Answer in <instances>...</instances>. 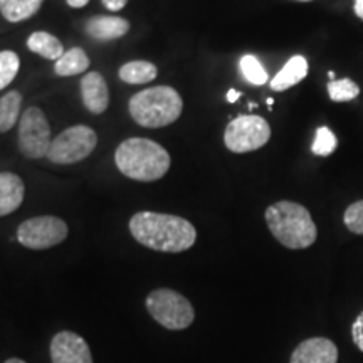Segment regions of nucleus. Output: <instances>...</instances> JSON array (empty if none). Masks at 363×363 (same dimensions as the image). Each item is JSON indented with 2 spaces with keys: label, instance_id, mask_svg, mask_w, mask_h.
<instances>
[{
  "label": "nucleus",
  "instance_id": "1",
  "mask_svg": "<svg viewBox=\"0 0 363 363\" xmlns=\"http://www.w3.org/2000/svg\"><path fill=\"white\" fill-rule=\"evenodd\" d=\"M130 233L142 246L170 254L187 251L197 240V230L187 219L150 211L131 217Z\"/></svg>",
  "mask_w": 363,
  "mask_h": 363
},
{
  "label": "nucleus",
  "instance_id": "2",
  "mask_svg": "<svg viewBox=\"0 0 363 363\" xmlns=\"http://www.w3.org/2000/svg\"><path fill=\"white\" fill-rule=\"evenodd\" d=\"M118 170L136 182L160 180L170 170V153L148 138L125 140L115 152Z\"/></svg>",
  "mask_w": 363,
  "mask_h": 363
},
{
  "label": "nucleus",
  "instance_id": "3",
  "mask_svg": "<svg viewBox=\"0 0 363 363\" xmlns=\"http://www.w3.org/2000/svg\"><path fill=\"white\" fill-rule=\"evenodd\" d=\"M266 222L271 234L288 249H306L318 238L316 224L310 211L301 203L279 201L266 208Z\"/></svg>",
  "mask_w": 363,
  "mask_h": 363
},
{
  "label": "nucleus",
  "instance_id": "4",
  "mask_svg": "<svg viewBox=\"0 0 363 363\" xmlns=\"http://www.w3.org/2000/svg\"><path fill=\"white\" fill-rule=\"evenodd\" d=\"M128 110L135 123L143 128H163L179 120L184 101L170 86H157L133 94L130 98Z\"/></svg>",
  "mask_w": 363,
  "mask_h": 363
},
{
  "label": "nucleus",
  "instance_id": "5",
  "mask_svg": "<svg viewBox=\"0 0 363 363\" xmlns=\"http://www.w3.org/2000/svg\"><path fill=\"white\" fill-rule=\"evenodd\" d=\"M147 310L150 316L163 328L179 331L189 328L195 320L192 303L184 294L169 288H160L147 296Z\"/></svg>",
  "mask_w": 363,
  "mask_h": 363
},
{
  "label": "nucleus",
  "instance_id": "6",
  "mask_svg": "<svg viewBox=\"0 0 363 363\" xmlns=\"http://www.w3.org/2000/svg\"><path fill=\"white\" fill-rule=\"evenodd\" d=\"M98 145V135L86 125L71 126L59 133L49 147L48 158L56 165H71L88 158Z\"/></svg>",
  "mask_w": 363,
  "mask_h": 363
},
{
  "label": "nucleus",
  "instance_id": "7",
  "mask_svg": "<svg viewBox=\"0 0 363 363\" xmlns=\"http://www.w3.org/2000/svg\"><path fill=\"white\" fill-rule=\"evenodd\" d=\"M271 126L264 118L242 115L234 118L224 131L225 147L234 153H247L259 150L269 142Z\"/></svg>",
  "mask_w": 363,
  "mask_h": 363
},
{
  "label": "nucleus",
  "instance_id": "8",
  "mask_svg": "<svg viewBox=\"0 0 363 363\" xmlns=\"http://www.w3.org/2000/svg\"><path fill=\"white\" fill-rule=\"evenodd\" d=\"M51 126L43 110L30 106L22 113L19 123V150L27 158L48 157L51 147Z\"/></svg>",
  "mask_w": 363,
  "mask_h": 363
},
{
  "label": "nucleus",
  "instance_id": "9",
  "mask_svg": "<svg viewBox=\"0 0 363 363\" xmlns=\"http://www.w3.org/2000/svg\"><path fill=\"white\" fill-rule=\"evenodd\" d=\"M67 224L54 216H39L22 222L17 229V240L24 247L40 251L65 242L67 238Z\"/></svg>",
  "mask_w": 363,
  "mask_h": 363
},
{
  "label": "nucleus",
  "instance_id": "10",
  "mask_svg": "<svg viewBox=\"0 0 363 363\" xmlns=\"http://www.w3.org/2000/svg\"><path fill=\"white\" fill-rule=\"evenodd\" d=\"M49 353L52 363H93L89 345L74 331H59L54 335Z\"/></svg>",
  "mask_w": 363,
  "mask_h": 363
},
{
  "label": "nucleus",
  "instance_id": "11",
  "mask_svg": "<svg viewBox=\"0 0 363 363\" xmlns=\"http://www.w3.org/2000/svg\"><path fill=\"white\" fill-rule=\"evenodd\" d=\"M337 345L325 337H313L301 342L291 353L289 363H337Z\"/></svg>",
  "mask_w": 363,
  "mask_h": 363
},
{
  "label": "nucleus",
  "instance_id": "12",
  "mask_svg": "<svg viewBox=\"0 0 363 363\" xmlns=\"http://www.w3.org/2000/svg\"><path fill=\"white\" fill-rule=\"evenodd\" d=\"M81 96L86 110L93 115H103L110 104V89L99 72L93 71L81 79Z\"/></svg>",
  "mask_w": 363,
  "mask_h": 363
},
{
  "label": "nucleus",
  "instance_id": "13",
  "mask_svg": "<svg viewBox=\"0 0 363 363\" xmlns=\"http://www.w3.org/2000/svg\"><path fill=\"white\" fill-rule=\"evenodd\" d=\"M84 30L96 40H116L128 34L130 22L118 16H94L86 22Z\"/></svg>",
  "mask_w": 363,
  "mask_h": 363
},
{
  "label": "nucleus",
  "instance_id": "14",
  "mask_svg": "<svg viewBox=\"0 0 363 363\" xmlns=\"http://www.w3.org/2000/svg\"><path fill=\"white\" fill-rule=\"evenodd\" d=\"M26 187L19 175L0 172V217L12 214L24 202Z\"/></svg>",
  "mask_w": 363,
  "mask_h": 363
},
{
  "label": "nucleus",
  "instance_id": "15",
  "mask_svg": "<svg viewBox=\"0 0 363 363\" xmlns=\"http://www.w3.org/2000/svg\"><path fill=\"white\" fill-rule=\"evenodd\" d=\"M308 61L305 56H293L286 62L283 69H281L274 78L271 79V89L272 91H286L298 83H301L303 79L308 76Z\"/></svg>",
  "mask_w": 363,
  "mask_h": 363
},
{
  "label": "nucleus",
  "instance_id": "16",
  "mask_svg": "<svg viewBox=\"0 0 363 363\" xmlns=\"http://www.w3.org/2000/svg\"><path fill=\"white\" fill-rule=\"evenodd\" d=\"M27 48H29V51L39 54L40 57L49 59V61H57L66 52L61 40L56 35L44 33V30L30 34L27 39Z\"/></svg>",
  "mask_w": 363,
  "mask_h": 363
},
{
  "label": "nucleus",
  "instance_id": "17",
  "mask_svg": "<svg viewBox=\"0 0 363 363\" xmlns=\"http://www.w3.org/2000/svg\"><path fill=\"white\" fill-rule=\"evenodd\" d=\"M44 0H0V12L4 19L17 24L34 17L43 7Z\"/></svg>",
  "mask_w": 363,
  "mask_h": 363
},
{
  "label": "nucleus",
  "instance_id": "18",
  "mask_svg": "<svg viewBox=\"0 0 363 363\" xmlns=\"http://www.w3.org/2000/svg\"><path fill=\"white\" fill-rule=\"evenodd\" d=\"M89 65L91 61L88 54L81 48H72L62 54L61 59H57L56 65H54V72L62 78H69V76L83 74L88 71Z\"/></svg>",
  "mask_w": 363,
  "mask_h": 363
},
{
  "label": "nucleus",
  "instance_id": "19",
  "mask_svg": "<svg viewBox=\"0 0 363 363\" xmlns=\"http://www.w3.org/2000/svg\"><path fill=\"white\" fill-rule=\"evenodd\" d=\"M118 76L128 84H145L157 78L158 69L150 61H130L120 67Z\"/></svg>",
  "mask_w": 363,
  "mask_h": 363
},
{
  "label": "nucleus",
  "instance_id": "20",
  "mask_svg": "<svg viewBox=\"0 0 363 363\" xmlns=\"http://www.w3.org/2000/svg\"><path fill=\"white\" fill-rule=\"evenodd\" d=\"M22 94L19 91H9L0 98V133L12 130L21 116Z\"/></svg>",
  "mask_w": 363,
  "mask_h": 363
},
{
  "label": "nucleus",
  "instance_id": "21",
  "mask_svg": "<svg viewBox=\"0 0 363 363\" xmlns=\"http://www.w3.org/2000/svg\"><path fill=\"white\" fill-rule=\"evenodd\" d=\"M326 89H328L330 99L335 103L352 101V99H355L358 94H360V88H358V84L350 78L330 81L328 86H326Z\"/></svg>",
  "mask_w": 363,
  "mask_h": 363
},
{
  "label": "nucleus",
  "instance_id": "22",
  "mask_svg": "<svg viewBox=\"0 0 363 363\" xmlns=\"http://www.w3.org/2000/svg\"><path fill=\"white\" fill-rule=\"evenodd\" d=\"M239 67L247 83L254 86H262L267 83V71L262 67L259 59L252 56V54H246V56L240 57Z\"/></svg>",
  "mask_w": 363,
  "mask_h": 363
},
{
  "label": "nucleus",
  "instance_id": "23",
  "mask_svg": "<svg viewBox=\"0 0 363 363\" xmlns=\"http://www.w3.org/2000/svg\"><path fill=\"white\" fill-rule=\"evenodd\" d=\"M21 67V59L13 51L0 52V89H6L16 79Z\"/></svg>",
  "mask_w": 363,
  "mask_h": 363
},
{
  "label": "nucleus",
  "instance_id": "24",
  "mask_svg": "<svg viewBox=\"0 0 363 363\" xmlns=\"http://www.w3.org/2000/svg\"><path fill=\"white\" fill-rule=\"evenodd\" d=\"M338 147V140L337 135L333 133L330 128L326 126H321V128L316 130L315 135V142L311 145V152L318 157H328L335 152Z\"/></svg>",
  "mask_w": 363,
  "mask_h": 363
},
{
  "label": "nucleus",
  "instance_id": "25",
  "mask_svg": "<svg viewBox=\"0 0 363 363\" xmlns=\"http://www.w3.org/2000/svg\"><path fill=\"white\" fill-rule=\"evenodd\" d=\"M343 222L350 233L363 235V201L353 202L352 206L345 211Z\"/></svg>",
  "mask_w": 363,
  "mask_h": 363
},
{
  "label": "nucleus",
  "instance_id": "26",
  "mask_svg": "<svg viewBox=\"0 0 363 363\" xmlns=\"http://www.w3.org/2000/svg\"><path fill=\"white\" fill-rule=\"evenodd\" d=\"M352 340L358 350L363 352V311L357 316V320L352 325Z\"/></svg>",
  "mask_w": 363,
  "mask_h": 363
},
{
  "label": "nucleus",
  "instance_id": "27",
  "mask_svg": "<svg viewBox=\"0 0 363 363\" xmlns=\"http://www.w3.org/2000/svg\"><path fill=\"white\" fill-rule=\"evenodd\" d=\"M103 6L108 9V11L111 12H118L121 11V9H125L126 4H128V0H101Z\"/></svg>",
  "mask_w": 363,
  "mask_h": 363
},
{
  "label": "nucleus",
  "instance_id": "28",
  "mask_svg": "<svg viewBox=\"0 0 363 363\" xmlns=\"http://www.w3.org/2000/svg\"><path fill=\"white\" fill-rule=\"evenodd\" d=\"M67 6L72 9H83L84 6H88L89 0H66Z\"/></svg>",
  "mask_w": 363,
  "mask_h": 363
},
{
  "label": "nucleus",
  "instance_id": "29",
  "mask_svg": "<svg viewBox=\"0 0 363 363\" xmlns=\"http://www.w3.org/2000/svg\"><path fill=\"white\" fill-rule=\"evenodd\" d=\"M240 98V93L238 89H229L227 91V103H235Z\"/></svg>",
  "mask_w": 363,
  "mask_h": 363
},
{
  "label": "nucleus",
  "instance_id": "30",
  "mask_svg": "<svg viewBox=\"0 0 363 363\" xmlns=\"http://www.w3.org/2000/svg\"><path fill=\"white\" fill-rule=\"evenodd\" d=\"M355 13L358 19L363 21V0H355Z\"/></svg>",
  "mask_w": 363,
  "mask_h": 363
},
{
  "label": "nucleus",
  "instance_id": "31",
  "mask_svg": "<svg viewBox=\"0 0 363 363\" xmlns=\"http://www.w3.org/2000/svg\"><path fill=\"white\" fill-rule=\"evenodd\" d=\"M4 363H26V362L21 360V358H9V360L4 362Z\"/></svg>",
  "mask_w": 363,
  "mask_h": 363
},
{
  "label": "nucleus",
  "instance_id": "32",
  "mask_svg": "<svg viewBox=\"0 0 363 363\" xmlns=\"http://www.w3.org/2000/svg\"><path fill=\"white\" fill-rule=\"evenodd\" d=\"M328 76H330V81H333V79H335V72H333V71H330V72H328Z\"/></svg>",
  "mask_w": 363,
  "mask_h": 363
},
{
  "label": "nucleus",
  "instance_id": "33",
  "mask_svg": "<svg viewBox=\"0 0 363 363\" xmlns=\"http://www.w3.org/2000/svg\"><path fill=\"white\" fill-rule=\"evenodd\" d=\"M272 103H274V99H272V98H267V104H269V108L272 106Z\"/></svg>",
  "mask_w": 363,
  "mask_h": 363
},
{
  "label": "nucleus",
  "instance_id": "34",
  "mask_svg": "<svg viewBox=\"0 0 363 363\" xmlns=\"http://www.w3.org/2000/svg\"><path fill=\"white\" fill-rule=\"evenodd\" d=\"M294 2H311V0H294Z\"/></svg>",
  "mask_w": 363,
  "mask_h": 363
}]
</instances>
